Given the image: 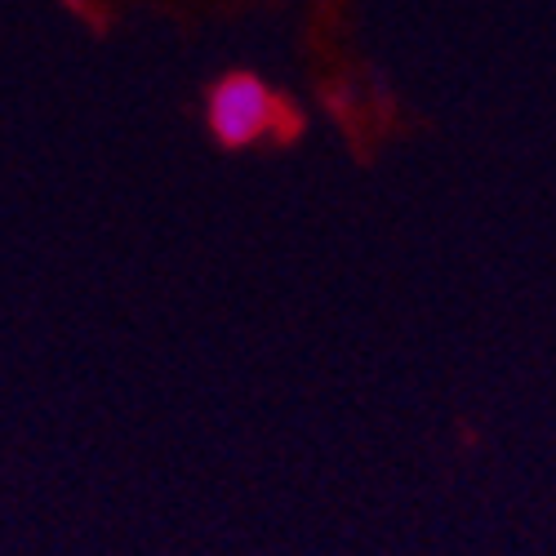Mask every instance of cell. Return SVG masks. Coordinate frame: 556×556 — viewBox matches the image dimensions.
Returning <instances> with one entry per match:
<instances>
[{"mask_svg": "<svg viewBox=\"0 0 556 556\" xmlns=\"http://www.w3.org/2000/svg\"><path fill=\"white\" fill-rule=\"evenodd\" d=\"M205 121L210 134L218 138L223 148H250L258 143L263 134H276L281 121L290 129H303L299 108L254 76V72H231L210 89V103H205Z\"/></svg>", "mask_w": 556, "mask_h": 556, "instance_id": "6da1fadb", "label": "cell"}]
</instances>
